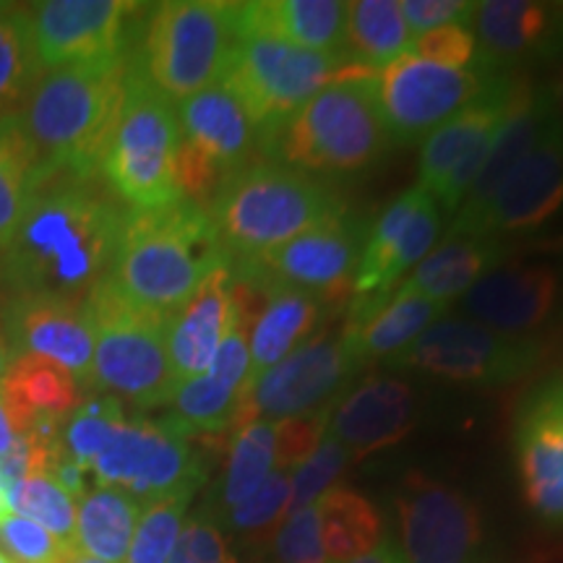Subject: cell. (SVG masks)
<instances>
[{
    "label": "cell",
    "mask_w": 563,
    "mask_h": 563,
    "mask_svg": "<svg viewBox=\"0 0 563 563\" xmlns=\"http://www.w3.org/2000/svg\"><path fill=\"white\" fill-rule=\"evenodd\" d=\"M504 79L509 76L485 74L475 63L470 68H443L402 55L376 76V100L391 144L426 141L439 125L483 100Z\"/></svg>",
    "instance_id": "12"
},
{
    "label": "cell",
    "mask_w": 563,
    "mask_h": 563,
    "mask_svg": "<svg viewBox=\"0 0 563 563\" xmlns=\"http://www.w3.org/2000/svg\"><path fill=\"white\" fill-rule=\"evenodd\" d=\"M3 323L16 357L32 355L58 365L81 384V389H89L95 332L87 300L11 295L3 308Z\"/></svg>",
    "instance_id": "20"
},
{
    "label": "cell",
    "mask_w": 563,
    "mask_h": 563,
    "mask_svg": "<svg viewBox=\"0 0 563 563\" xmlns=\"http://www.w3.org/2000/svg\"><path fill=\"white\" fill-rule=\"evenodd\" d=\"M551 87V95H553V104H555V115H559V121L563 125V60L559 66V74H555V79L548 84Z\"/></svg>",
    "instance_id": "53"
},
{
    "label": "cell",
    "mask_w": 563,
    "mask_h": 563,
    "mask_svg": "<svg viewBox=\"0 0 563 563\" xmlns=\"http://www.w3.org/2000/svg\"><path fill=\"white\" fill-rule=\"evenodd\" d=\"M475 66L514 76L532 63L563 60V3L485 0L473 16Z\"/></svg>",
    "instance_id": "18"
},
{
    "label": "cell",
    "mask_w": 563,
    "mask_h": 563,
    "mask_svg": "<svg viewBox=\"0 0 563 563\" xmlns=\"http://www.w3.org/2000/svg\"><path fill=\"white\" fill-rule=\"evenodd\" d=\"M13 363H16V352H13L11 342H9V334H5L3 308H0V384H3V378L9 376V371L13 368Z\"/></svg>",
    "instance_id": "52"
},
{
    "label": "cell",
    "mask_w": 563,
    "mask_h": 563,
    "mask_svg": "<svg viewBox=\"0 0 563 563\" xmlns=\"http://www.w3.org/2000/svg\"><path fill=\"white\" fill-rule=\"evenodd\" d=\"M34 170H37V154L19 112L0 118V251L9 245L19 228Z\"/></svg>",
    "instance_id": "37"
},
{
    "label": "cell",
    "mask_w": 563,
    "mask_h": 563,
    "mask_svg": "<svg viewBox=\"0 0 563 563\" xmlns=\"http://www.w3.org/2000/svg\"><path fill=\"white\" fill-rule=\"evenodd\" d=\"M292 501V485L290 473L285 470H274L266 477V483L253 493L251 498H245L243 504H238L235 509L224 511L222 517H217L214 522L220 527H228L238 538L251 540V543H264L266 538H274L282 522L290 514Z\"/></svg>",
    "instance_id": "40"
},
{
    "label": "cell",
    "mask_w": 563,
    "mask_h": 563,
    "mask_svg": "<svg viewBox=\"0 0 563 563\" xmlns=\"http://www.w3.org/2000/svg\"><path fill=\"white\" fill-rule=\"evenodd\" d=\"M352 460L347 449L327 431L319 446L313 449V454L306 462H300L298 467L290 473L292 485V501L290 511L302 509V506H311L319 501L327 490L334 488V481L344 473L347 462Z\"/></svg>",
    "instance_id": "43"
},
{
    "label": "cell",
    "mask_w": 563,
    "mask_h": 563,
    "mask_svg": "<svg viewBox=\"0 0 563 563\" xmlns=\"http://www.w3.org/2000/svg\"><path fill=\"white\" fill-rule=\"evenodd\" d=\"M0 563H11V559L3 551H0Z\"/></svg>",
    "instance_id": "56"
},
{
    "label": "cell",
    "mask_w": 563,
    "mask_h": 563,
    "mask_svg": "<svg viewBox=\"0 0 563 563\" xmlns=\"http://www.w3.org/2000/svg\"><path fill=\"white\" fill-rule=\"evenodd\" d=\"M207 211L230 266L342 214L344 203L327 180L256 157L224 178Z\"/></svg>",
    "instance_id": "4"
},
{
    "label": "cell",
    "mask_w": 563,
    "mask_h": 563,
    "mask_svg": "<svg viewBox=\"0 0 563 563\" xmlns=\"http://www.w3.org/2000/svg\"><path fill=\"white\" fill-rule=\"evenodd\" d=\"M262 295V292H258ZM327 306L332 300L300 290L264 292V302L251 323V378L274 368L298 350L308 334L319 327ZM249 378V382H251Z\"/></svg>",
    "instance_id": "28"
},
{
    "label": "cell",
    "mask_w": 563,
    "mask_h": 563,
    "mask_svg": "<svg viewBox=\"0 0 563 563\" xmlns=\"http://www.w3.org/2000/svg\"><path fill=\"white\" fill-rule=\"evenodd\" d=\"M235 308L230 266L211 272L203 285L167 319V355L175 386L203 376L228 334Z\"/></svg>",
    "instance_id": "23"
},
{
    "label": "cell",
    "mask_w": 563,
    "mask_h": 563,
    "mask_svg": "<svg viewBox=\"0 0 563 563\" xmlns=\"http://www.w3.org/2000/svg\"><path fill=\"white\" fill-rule=\"evenodd\" d=\"M347 3L336 0H258L235 3L238 34H266L313 53L342 55Z\"/></svg>",
    "instance_id": "25"
},
{
    "label": "cell",
    "mask_w": 563,
    "mask_h": 563,
    "mask_svg": "<svg viewBox=\"0 0 563 563\" xmlns=\"http://www.w3.org/2000/svg\"><path fill=\"white\" fill-rule=\"evenodd\" d=\"M563 209V125H548L538 146L506 175L485 207L449 235L496 238L543 228Z\"/></svg>",
    "instance_id": "15"
},
{
    "label": "cell",
    "mask_w": 563,
    "mask_h": 563,
    "mask_svg": "<svg viewBox=\"0 0 563 563\" xmlns=\"http://www.w3.org/2000/svg\"><path fill=\"white\" fill-rule=\"evenodd\" d=\"M334 407L319 412L298 415V418H287L274 422V449H277V470L298 467L313 454L323 435L329 431V418H332Z\"/></svg>",
    "instance_id": "46"
},
{
    "label": "cell",
    "mask_w": 563,
    "mask_h": 563,
    "mask_svg": "<svg viewBox=\"0 0 563 563\" xmlns=\"http://www.w3.org/2000/svg\"><path fill=\"white\" fill-rule=\"evenodd\" d=\"M361 363L352 357L342 332H321L292 350L274 368L245 384L235 426L245 420H287L329 410Z\"/></svg>",
    "instance_id": "14"
},
{
    "label": "cell",
    "mask_w": 563,
    "mask_h": 563,
    "mask_svg": "<svg viewBox=\"0 0 563 563\" xmlns=\"http://www.w3.org/2000/svg\"><path fill=\"white\" fill-rule=\"evenodd\" d=\"M203 483V467L194 452L191 439L173 428L167 420L154 422V435L144 464L125 493L141 506L170 496H194Z\"/></svg>",
    "instance_id": "29"
},
{
    "label": "cell",
    "mask_w": 563,
    "mask_h": 563,
    "mask_svg": "<svg viewBox=\"0 0 563 563\" xmlns=\"http://www.w3.org/2000/svg\"><path fill=\"white\" fill-rule=\"evenodd\" d=\"M68 561H70V563H102V561L89 559V555H84V553H79V551L70 553V555H68Z\"/></svg>",
    "instance_id": "55"
},
{
    "label": "cell",
    "mask_w": 563,
    "mask_h": 563,
    "mask_svg": "<svg viewBox=\"0 0 563 563\" xmlns=\"http://www.w3.org/2000/svg\"><path fill=\"white\" fill-rule=\"evenodd\" d=\"M11 514L45 527L68 553H76V501L51 475H30L5 490Z\"/></svg>",
    "instance_id": "39"
},
{
    "label": "cell",
    "mask_w": 563,
    "mask_h": 563,
    "mask_svg": "<svg viewBox=\"0 0 563 563\" xmlns=\"http://www.w3.org/2000/svg\"><path fill=\"white\" fill-rule=\"evenodd\" d=\"M42 66L34 51L30 9L16 3H0V118L19 112Z\"/></svg>",
    "instance_id": "35"
},
{
    "label": "cell",
    "mask_w": 563,
    "mask_h": 563,
    "mask_svg": "<svg viewBox=\"0 0 563 563\" xmlns=\"http://www.w3.org/2000/svg\"><path fill=\"white\" fill-rule=\"evenodd\" d=\"M316 509L329 563H347L382 545V514L361 493L334 485L316 501Z\"/></svg>",
    "instance_id": "33"
},
{
    "label": "cell",
    "mask_w": 563,
    "mask_h": 563,
    "mask_svg": "<svg viewBox=\"0 0 563 563\" xmlns=\"http://www.w3.org/2000/svg\"><path fill=\"white\" fill-rule=\"evenodd\" d=\"M235 42V3L170 0L146 16L131 68L170 102H183L224 79Z\"/></svg>",
    "instance_id": "6"
},
{
    "label": "cell",
    "mask_w": 563,
    "mask_h": 563,
    "mask_svg": "<svg viewBox=\"0 0 563 563\" xmlns=\"http://www.w3.org/2000/svg\"><path fill=\"white\" fill-rule=\"evenodd\" d=\"M180 146L175 180L183 199L207 207L224 178L262 152L256 125L228 87L217 84L178 102Z\"/></svg>",
    "instance_id": "10"
},
{
    "label": "cell",
    "mask_w": 563,
    "mask_h": 563,
    "mask_svg": "<svg viewBox=\"0 0 563 563\" xmlns=\"http://www.w3.org/2000/svg\"><path fill=\"white\" fill-rule=\"evenodd\" d=\"M131 63L123 58L47 70L19 112L37 167L76 175H102Z\"/></svg>",
    "instance_id": "3"
},
{
    "label": "cell",
    "mask_w": 563,
    "mask_h": 563,
    "mask_svg": "<svg viewBox=\"0 0 563 563\" xmlns=\"http://www.w3.org/2000/svg\"><path fill=\"white\" fill-rule=\"evenodd\" d=\"M141 504L121 488L87 490L76 506V551L102 563H125Z\"/></svg>",
    "instance_id": "31"
},
{
    "label": "cell",
    "mask_w": 563,
    "mask_h": 563,
    "mask_svg": "<svg viewBox=\"0 0 563 563\" xmlns=\"http://www.w3.org/2000/svg\"><path fill=\"white\" fill-rule=\"evenodd\" d=\"M563 277L553 264H498L460 298L470 321L506 336H532L555 319Z\"/></svg>",
    "instance_id": "19"
},
{
    "label": "cell",
    "mask_w": 563,
    "mask_h": 563,
    "mask_svg": "<svg viewBox=\"0 0 563 563\" xmlns=\"http://www.w3.org/2000/svg\"><path fill=\"white\" fill-rule=\"evenodd\" d=\"M504 256L506 249L496 238L446 235V241L435 245L402 285L422 298L449 308L477 279H483L490 269L504 264Z\"/></svg>",
    "instance_id": "27"
},
{
    "label": "cell",
    "mask_w": 563,
    "mask_h": 563,
    "mask_svg": "<svg viewBox=\"0 0 563 563\" xmlns=\"http://www.w3.org/2000/svg\"><path fill=\"white\" fill-rule=\"evenodd\" d=\"M519 481L534 517L563 525V382L532 391L514 431Z\"/></svg>",
    "instance_id": "21"
},
{
    "label": "cell",
    "mask_w": 563,
    "mask_h": 563,
    "mask_svg": "<svg viewBox=\"0 0 563 563\" xmlns=\"http://www.w3.org/2000/svg\"><path fill=\"white\" fill-rule=\"evenodd\" d=\"M412 32L397 0L347 3L342 55L352 66L382 70L410 51Z\"/></svg>",
    "instance_id": "30"
},
{
    "label": "cell",
    "mask_w": 563,
    "mask_h": 563,
    "mask_svg": "<svg viewBox=\"0 0 563 563\" xmlns=\"http://www.w3.org/2000/svg\"><path fill=\"white\" fill-rule=\"evenodd\" d=\"M154 435V420L133 418L125 420L104 452L91 462L89 473L97 488H121L125 490L144 464Z\"/></svg>",
    "instance_id": "42"
},
{
    "label": "cell",
    "mask_w": 563,
    "mask_h": 563,
    "mask_svg": "<svg viewBox=\"0 0 563 563\" xmlns=\"http://www.w3.org/2000/svg\"><path fill=\"white\" fill-rule=\"evenodd\" d=\"M0 391L24 422V431L37 415L66 420L81 402V384L68 371L32 355L16 357L9 376L0 384Z\"/></svg>",
    "instance_id": "32"
},
{
    "label": "cell",
    "mask_w": 563,
    "mask_h": 563,
    "mask_svg": "<svg viewBox=\"0 0 563 563\" xmlns=\"http://www.w3.org/2000/svg\"><path fill=\"white\" fill-rule=\"evenodd\" d=\"M129 420L123 412V402L112 394L97 391L87 402H79L74 412L63 422L60 449L81 470L91 467V462L104 452V446L115 439L123 422Z\"/></svg>",
    "instance_id": "38"
},
{
    "label": "cell",
    "mask_w": 563,
    "mask_h": 563,
    "mask_svg": "<svg viewBox=\"0 0 563 563\" xmlns=\"http://www.w3.org/2000/svg\"><path fill=\"white\" fill-rule=\"evenodd\" d=\"M87 311L95 332L89 389L144 410L170 402L175 378L165 316L136 306L110 277L89 292Z\"/></svg>",
    "instance_id": "7"
},
{
    "label": "cell",
    "mask_w": 563,
    "mask_h": 563,
    "mask_svg": "<svg viewBox=\"0 0 563 563\" xmlns=\"http://www.w3.org/2000/svg\"><path fill=\"white\" fill-rule=\"evenodd\" d=\"M540 357L538 336H506L470 319H439L391 363L456 384L504 386L532 373Z\"/></svg>",
    "instance_id": "13"
},
{
    "label": "cell",
    "mask_w": 563,
    "mask_h": 563,
    "mask_svg": "<svg viewBox=\"0 0 563 563\" xmlns=\"http://www.w3.org/2000/svg\"><path fill=\"white\" fill-rule=\"evenodd\" d=\"M274 470H277L274 422L245 420L232 428L228 462H224L220 488H217V517L251 498Z\"/></svg>",
    "instance_id": "34"
},
{
    "label": "cell",
    "mask_w": 563,
    "mask_h": 563,
    "mask_svg": "<svg viewBox=\"0 0 563 563\" xmlns=\"http://www.w3.org/2000/svg\"><path fill=\"white\" fill-rule=\"evenodd\" d=\"M365 235V220L342 211L277 249L230 264V272L238 282L262 295L300 290L334 302L344 287L352 285Z\"/></svg>",
    "instance_id": "11"
},
{
    "label": "cell",
    "mask_w": 563,
    "mask_h": 563,
    "mask_svg": "<svg viewBox=\"0 0 563 563\" xmlns=\"http://www.w3.org/2000/svg\"><path fill=\"white\" fill-rule=\"evenodd\" d=\"M0 551L11 563H63L70 555L45 527L19 514L0 519Z\"/></svg>",
    "instance_id": "44"
},
{
    "label": "cell",
    "mask_w": 563,
    "mask_h": 563,
    "mask_svg": "<svg viewBox=\"0 0 563 563\" xmlns=\"http://www.w3.org/2000/svg\"><path fill=\"white\" fill-rule=\"evenodd\" d=\"M100 178L34 170L19 228L0 251V282L11 295L87 300L110 277L125 209Z\"/></svg>",
    "instance_id": "1"
},
{
    "label": "cell",
    "mask_w": 563,
    "mask_h": 563,
    "mask_svg": "<svg viewBox=\"0 0 563 563\" xmlns=\"http://www.w3.org/2000/svg\"><path fill=\"white\" fill-rule=\"evenodd\" d=\"M241 399L243 389H232L203 373V376L175 386L170 402H167L170 415L165 420L180 433H186L188 439L196 433H222L235 428Z\"/></svg>",
    "instance_id": "36"
},
{
    "label": "cell",
    "mask_w": 563,
    "mask_h": 563,
    "mask_svg": "<svg viewBox=\"0 0 563 563\" xmlns=\"http://www.w3.org/2000/svg\"><path fill=\"white\" fill-rule=\"evenodd\" d=\"M415 394L402 378L376 376L342 394L329 418V433L347 449L352 460L382 452L410 433Z\"/></svg>",
    "instance_id": "22"
},
{
    "label": "cell",
    "mask_w": 563,
    "mask_h": 563,
    "mask_svg": "<svg viewBox=\"0 0 563 563\" xmlns=\"http://www.w3.org/2000/svg\"><path fill=\"white\" fill-rule=\"evenodd\" d=\"M357 70L344 55L313 53L266 34H238L222 87H228L251 123L256 125L262 150L282 123L306 104L316 91L347 79Z\"/></svg>",
    "instance_id": "9"
},
{
    "label": "cell",
    "mask_w": 563,
    "mask_h": 563,
    "mask_svg": "<svg viewBox=\"0 0 563 563\" xmlns=\"http://www.w3.org/2000/svg\"><path fill=\"white\" fill-rule=\"evenodd\" d=\"M519 81L522 79H517V76L504 79L483 100L456 112L454 118H449L446 123L439 125L431 136L422 141L418 162V186L426 188L428 194H433L470 154L481 150L483 141L498 129L506 112L511 110Z\"/></svg>",
    "instance_id": "26"
},
{
    "label": "cell",
    "mask_w": 563,
    "mask_h": 563,
    "mask_svg": "<svg viewBox=\"0 0 563 563\" xmlns=\"http://www.w3.org/2000/svg\"><path fill=\"white\" fill-rule=\"evenodd\" d=\"M347 563H405V559L391 543H382L378 548H373L371 553L357 555V559H352Z\"/></svg>",
    "instance_id": "51"
},
{
    "label": "cell",
    "mask_w": 563,
    "mask_h": 563,
    "mask_svg": "<svg viewBox=\"0 0 563 563\" xmlns=\"http://www.w3.org/2000/svg\"><path fill=\"white\" fill-rule=\"evenodd\" d=\"M477 3L464 0H405L402 13L412 34H428L443 26L473 24Z\"/></svg>",
    "instance_id": "49"
},
{
    "label": "cell",
    "mask_w": 563,
    "mask_h": 563,
    "mask_svg": "<svg viewBox=\"0 0 563 563\" xmlns=\"http://www.w3.org/2000/svg\"><path fill=\"white\" fill-rule=\"evenodd\" d=\"M378 70H357L300 104L266 141L262 154L311 175H352L391 150L376 100Z\"/></svg>",
    "instance_id": "5"
},
{
    "label": "cell",
    "mask_w": 563,
    "mask_h": 563,
    "mask_svg": "<svg viewBox=\"0 0 563 563\" xmlns=\"http://www.w3.org/2000/svg\"><path fill=\"white\" fill-rule=\"evenodd\" d=\"M407 55L443 68H470L475 63V37L467 26H443L412 37Z\"/></svg>",
    "instance_id": "48"
},
{
    "label": "cell",
    "mask_w": 563,
    "mask_h": 563,
    "mask_svg": "<svg viewBox=\"0 0 563 563\" xmlns=\"http://www.w3.org/2000/svg\"><path fill=\"white\" fill-rule=\"evenodd\" d=\"M11 514V506H9V496H5V488L3 483H0V519H5Z\"/></svg>",
    "instance_id": "54"
},
{
    "label": "cell",
    "mask_w": 563,
    "mask_h": 563,
    "mask_svg": "<svg viewBox=\"0 0 563 563\" xmlns=\"http://www.w3.org/2000/svg\"><path fill=\"white\" fill-rule=\"evenodd\" d=\"M178 146L175 104L129 66L123 104L102 159L108 188L131 209H159L183 199L175 180Z\"/></svg>",
    "instance_id": "8"
},
{
    "label": "cell",
    "mask_w": 563,
    "mask_h": 563,
    "mask_svg": "<svg viewBox=\"0 0 563 563\" xmlns=\"http://www.w3.org/2000/svg\"><path fill=\"white\" fill-rule=\"evenodd\" d=\"M24 433V422L19 420V415L13 412L9 399L0 391V456H3L13 446V441Z\"/></svg>",
    "instance_id": "50"
},
{
    "label": "cell",
    "mask_w": 563,
    "mask_h": 563,
    "mask_svg": "<svg viewBox=\"0 0 563 563\" xmlns=\"http://www.w3.org/2000/svg\"><path fill=\"white\" fill-rule=\"evenodd\" d=\"M139 9L129 0H45L30 5L40 66L55 70L123 58L129 24Z\"/></svg>",
    "instance_id": "16"
},
{
    "label": "cell",
    "mask_w": 563,
    "mask_h": 563,
    "mask_svg": "<svg viewBox=\"0 0 563 563\" xmlns=\"http://www.w3.org/2000/svg\"><path fill=\"white\" fill-rule=\"evenodd\" d=\"M407 563H475L483 522L475 504L452 485L410 475L397 496Z\"/></svg>",
    "instance_id": "17"
},
{
    "label": "cell",
    "mask_w": 563,
    "mask_h": 563,
    "mask_svg": "<svg viewBox=\"0 0 563 563\" xmlns=\"http://www.w3.org/2000/svg\"><path fill=\"white\" fill-rule=\"evenodd\" d=\"M274 559L277 563H329L316 504L287 514L274 534Z\"/></svg>",
    "instance_id": "45"
},
{
    "label": "cell",
    "mask_w": 563,
    "mask_h": 563,
    "mask_svg": "<svg viewBox=\"0 0 563 563\" xmlns=\"http://www.w3.org/2000/svg\"><path fill=\"white\" fill-rule=\"evenodd\" d=\"M446 306L422 298L402 285L386 298H355L342 336L357 363H371L397 355L410 347L431 323L441 319Z\"/></svg>",
    "instance_id": "24"
},
{
    "label": "cell",
    "mask_w": 563,
    "mask_h": 563,
    "mask_svg": "<svg viewBox=\"0 0 563 563\" xmlns=\"http://www.w3.org/2000/svg\"><path fill=\"white\" fill-rule=\"evenodd\" d=\"M167 563H238L230 551L228 534L214 517H194L183 525L178 543Z\"/></svg>",
    "instance_id": "47"
},
{
    "label": "cell",
    "mask_w": 563,
    "mask_h": 563,
    "mask_svg": "<svg viewBox=\"0 0 563 563\" xmlns=\"http://www.w3.org/2000/svg\"><path fill=\"white\" fill-rule=\"evenodd\" d=\"M222 266L228 256L207 207L178 199L159 209L125 211L110 279L136 306L170 319Z\"/></svg>",
    "instance_id": "2"
},
{
    "label": "cell",
    "mask_w": 563,
    "mask_h": 563,
    "mask_svg": "<svg viewBox=\"0 0 563 563\" xmlns=\"http://www.w3.org/2000/svg\"><path fill=\"white\" fill-rule=\"evenodd\" d=\"M194 496H170L141 506V517L133 532L125 563H167L178 543L186 511Z\"/></svg>",
    "instance_id": "41"
}]
</instances>
